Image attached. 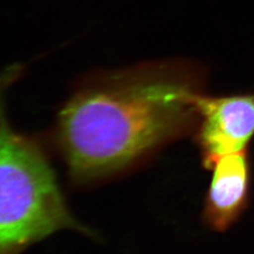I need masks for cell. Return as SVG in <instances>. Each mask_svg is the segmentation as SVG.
<instances>
[{
  "label": "cell",
  "instance_id": "obj_4",
  "mask_svg": "<svg viewBox=\"0 0 254 254\" xmlns=\"http://www.w3.org/2000/svg\"><path fill=\"white\" fill-rule=\"evenodd\" d=\"M209 169L213 174L203 216L210 227L222 232L236 223L249 205L251 163L247 151H243L218 157Z\"/></svg>",
  "mask_w": 254,
  "mask_h": 254
},
{
  "label": "cell",
  "instance_id": "obj_2",
  "mask_svg": "<svg viewBox=\"0 0 254 254\" xmlns=\"http://www.w3.org/2000/svg\"><path fill=\"white\" fill-rule=\"evenodd\" d=\"M9 79H0V254H22L63 230L91 235L68 207L43 148L9 125L3 101Z\"/></svg>",
  "mask_w": 254,
  "mask_h": 254
},
{
  "label": "cell",
  "instance_id": "obj_3",
  "mask_svg": "<svg viewBox=\"0 0 254 254\" xmlns=\"http://www.w3.org/2000/svg\"><path fill=\"white\" fill-rule=\"evenodd\" d=\"M198 121L194 133L206 168L225 154L247 151L254 136V93L196 99Z\"/></svg>",
  "mask_w": 254,
  "mask_h": 254
},
{
  "label": "cell",
  "instance_id": "obj_1",
  "mask_svg": "<svg viewBox=\"0 0 254 254\" xmlns=\"http://www.w3.org/2000/svg\"><path fill=\"white\" fill-rule=\"evenodd\" d=\"M206 83L202 66L173 59L110 73L78 91L56 127V144L71 181H107L194 132L195 103Z\"/></svg>",
  "mask_w": 254,
  "mask_h": 254
}]
</instances>
